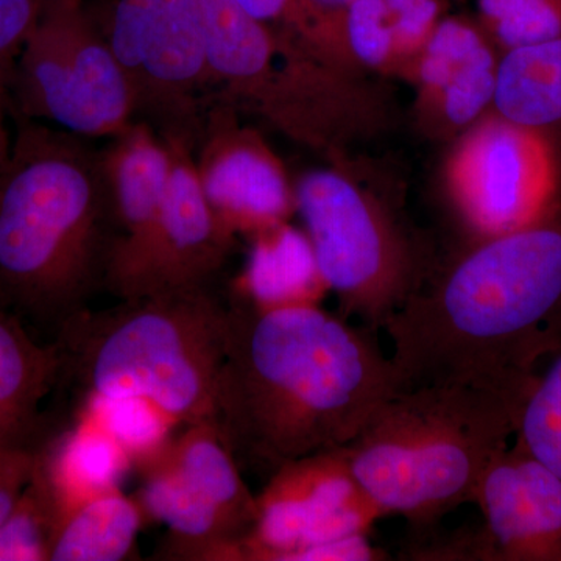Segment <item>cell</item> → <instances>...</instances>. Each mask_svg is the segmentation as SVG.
Wrapping results in <instances>:
<instances>
[{
	"label": "cell",
	"mask_w": 561,
	"mask_h": 561,
	"mask_svg": "<svg viewBox=\"0 0 561 561\" xmlns=\"http://www.w3.org/2000/svg\"><path fill=\"white\" fill-rule=\"evenodd\" d=\"M456 140L446 187L471 241L556 216L560 165L551 136L491 111Z\"/></svg>",
	"instance_id": "30bf717a"
},
{
	"label": "cell",
	"mask_w": 561,
	"mask_h": 561,
	"mask_svg": "<svg viewBox=\"0 0 561 561\" xmlns=\"http://www.w3.org/2000/svg\"><path fill=\"white\" fill-rule=\"evenodd\" d=\"M294 195L339 316L381 331L430 278L437 265L430 251L389 203L341 168L306 172Z\"/></svg>",
	"instance_id": "8992f818"
},
{
	"label": "cell",
	"mask_w": 561,
	"mask_h": 561,
	"mask_svg": "<svg viewBox=\"0 0 561 561\" xmlns=\"http://www.w3.org/2000/svg\"><path fill=\"white\" fill-rule=\"evenodd\" d=\"M57 343H38L20 320L0 309V451H36L44 398L61 391Z\"/></svg>",
	"instance_id": "e0dca14e"
},
{
	"label": "cell",
	"mask_w": 561,
	"mask_h": 561,
	"mask_svg": "<svg viewBox=\"0 0 561 561\" xmlns=\"http://www.w3.org/2000/svg\"><path fill=\"white\" fill-rule=\"evenodd\" d=\"M515 437L561 479V348L546 360L527 391Z\"/></svg>",
	"instance_id": "7402d4cb"
},
{
	"label": "cell",
	"mask_w": 561,
	"mask_h": 561,
	"mask_svg": "<svg viewBox=\"0 0 561 561\" xmlns=\"http://www.w3.org/2000/svg\"><path fill=\"white\" fill-rule=\"evenodd\" d=\"M168 144L172 153L168 192L138 256L111 290L117 300L151 291L220 286L238 241L210 208L195 169L194 150L186 144Z\"/></svg>",
	"instance_id": "4fadbf2b"
},
{
	"label": "cell",
	"mask_w": 561,
	"mask_h": 561,
	"mask_svg": "<svg viewBox=\"0 0 561 561\" xmlns=\"http://www.w3.org/2000/svg\"><path fill=\"white\" fill-rule=\"evenodd\" d=\"M10 111L92 140L136 124L124 70L98 24L73 0H43L9 81Z\"/></svg>",
	"instance_id": "52a82bcc"
},
{
	"label": "cell",
	"mask_w": 561,
	"mask_h": 561,
	"mask_svg": "<svg viewBox=\"0 0 561 561\" xmlns=\"http://www.w3.org/2000/svg\"><path fill=\"white\" fill-rule=\"evenodd\" d=\"M144 518L138 501L119 489L98 494L65 516L51 541L49 560H125L135 551Z\"/></svg>",
	"instance_id": "ffe728a7"
},
{
	"label": "cell",
	"mask_w": 561,
	"mask_h": 561,
	"mask_svg": "<svg viewBox=\"0 0 561 561\" xmlns=\"http://www.w3.org/2000/svg\"><path fill=\"white\" fill-rule=\"evenodd\" d=\"M343 51L359 70L405 76L393 24L383 0H354L337 16Z\"/></svg>",
	"instance_id": "44dd1931"
},
{
	"label": "cell",
	"mask_w": 561,
	"mask_h": 561,
	"mask_svg": "<svg viewBox=\"0 0 561 561\" xmlns=\"http://www.w3.org/2000/svg\"><path fill=\"white\" fill-rule=\"evenodd\" d=\"M256 524L242 548L245 561H301L313 549L368 535L383 518L342 448L284 465L256 494Z\"/></svg>",
	"instance_id": "8fae6325"
},
{
	"label": "cell",
	"mask_w": 561,
	"mask_h": 561,
	"mask_svg": "<svg viewBox=\"0 0 561 561\" xmlns=\"http://www.w3.org/2000/svg\"><path fill=\"white\" fill-rule=\"evenodd\" d=\"M254 20L289 33L313 54L332 51L331 18L321 16L309 0H236Z\"/></svg>",
	"instance_id": "d4e9b609"
},
{
	"label": "cell",
	"mask_w": 561,
	"mask_h": 561,
	"mask_svg": "<svg viewBox=\"0 0 561 561\" xmlns=\"http://www.w3.org/2000/svg\"><path fill=\"white\" fill-rule=\"evenodd\" d=\"M103 153L117 224L106 279L110 294L131 267L158 219L171 179L172 153L169 144L146 124H133L106 140Z\"/></svg>",
	"instance_id": "2e32d148"
},
{
	"label": "cell",
	"mask_w": 561,
	"mask_h": 561,
	"mask_svg": "<svg viewBox=\"0 0 561 561\" xmlns=\"http://www.w3.org/2000/svg\"><path fill=\"white\" fill-rule=\"evenodd\" d=\"M9 111V80L0 76V168L9 158L11 140H13V133L9 130V125H7Z\"/></svg>",
	"instance_id": "83f0119b"
},
{
	"label": "cell",
	"mask_w": 561,
	"mask_h": 561,
	"mask_svg": "<svg viewBox=\"0 0 561 561\" xmlns=\"http://www.w3.org/2000/svg\"><path fill=\"white\" fill-rule=\"evenodd\" d=\"M402 390L370 328L320 305L262 306L228 289L210 421L242 472L268 479L343 448Z\"/></svg>",
	"instance_id": "6da1fadb"
},
{
	"label": "cell",
	"mask_w": 561,
	"mask_h": 561,
	"mask_svg": "<svg viewBox=\"0 0 561 561\" xmlns=\"http://www.w3.org/2000/svg\"><path fill=\"white\" fill-rule=\"evenodd\" d=\"M250 239L249 260L236 290L262 306L320 305L330 290L305 230L283 221Z\"/></svg>",
	"instance_id": "ac0fdd59"
},
{
	"label": "cell",
	"mask_w": 561,
	"mask_h": 561,
	"mask_svg": "<svg viewBox=\"0 0 561 561\" xmlns=\"http://www.w3.org/2000/svg\"><path fill=\"white\" fill-rule=\"evenodd\" d=\"M522 405L459 383L402 390L343 454L383 518L401 515L413 526H432L474 502L483 472L515 438Z\"/></svg>",
	"instance_id": "5b68a950"
},
{
	"label": "cell",
	"mask_w": 561,
	"mask_h": 561,
	"mask_svg": "<svg viewBox=\"0 0 561 561\" xmlns=\"http://www.w3.org/2000/svg\"><path fill=\"white\" fill-rule=\"evenodd\" d=\"M117 301L91 308L58 334L62 389L81 411L91 398H135L176 427L210 421L228 289H169Z\"/></svg>",
	"instance_id": "277c9868"
},
{
	"label": "cell",
	"mask_w": 561,
	"mask_h": 561,
	"mask_svg": "<svg viewBox=\"0 0 561 561\" xmlns=\"http://www.w3.org/2000/svg\"><path fill=\"white\" fill-rule=\"evenodd\" d=\"M478 22L501 51L560 38L561 0H478Z\"/></svg>",
	"instance_id": "603a6c76"
},
{
	"label": "cell",
	"mask_w": 561,
	"mask_h": 561,
	"mask_svg": "<svg viewBox=\"0 0 561 561\" xmlns=\"http://www.w3.org/2000/svg\"><path fill=\"white\" fill-rule=\"evenodd\" d=\"M92 20L124 70L136 124L195 150L220 98L190 0H111Z\"/></svg>",
	"instance_id": "ba28073f"
},
{
	"label": "cell",
	"mask_w": 561,
	"mask_h": 561,
	"mask_svg": "<svg viewBox=\"0 0 561 561\" xmlns=\"http://www.w3.org/2000/svg\"><path fill=\"white\" fill-rule=\"evenodd\" d=\"M116 241L103 147L18 119L0 168V309L54 343L106 290Z\"/></svg>",
	"instance_id": "3957f363"
},
{
	"label": "cell",
	"mask_w": 561,
	"mask_h": 561,
	"mask_svg": "<svg viewBox=\"0 0 561 561\" xmlns=\"http://www.w3.org/2000/svg\"><path fill=\"white\" fill-rule=\"evenodd\" d=\"M381 331L404 390L459 383L524 401L561 348V217L471 241Z\"/></svg>",
	"instance_id": "7a4b0ae2"
},
{
	"label": "cell",
	"mask_w": 561,
	"mask_h": 561,
	"mask_svg": "<svg viewBox=\"0 0 561 561\" xmlns=\"http://www.w3.org/2000/svg\"><path fill=\"white\" fill-rule=\"evenodd\" d=\"M476 529L419 545L424 561H561V479L513 438L483 472Z\"/></svg>",
	"instance_id": "7c38bea8"
},
{
	"label": "cell",
	"mask_w": 561,
	"mask_h": 561,
	"mask_svg": "<svg viewBox=\"0 0 561 561\" xmlns=\"http://www.w3.org/2000/svg\"><path fill=\"white\" fill-rule=\"evenodd\" d=\"M398 46L405 61V77L435 27L448 14L449 0H383Z\"/></svg>",
	"instance_id": "484cf974"
},
{
	"label": "cell",
	"mask_w": 561,
	"mask_h": 561,
	"mask_svg": "<svg viewBox=\"0 0 561 561\" xmlns=\"http://www.w3.org/2000/svg\"><path fill=\"white\" fill-rule=\"evenodd\" d=\"M83 412L124 449L130 463L153 451L176 427L149 402L135 398H91Z\"/></svg>",
	"instance_id": "cb8c5ba5"
},
{
	"label": "cell",
	"mask_w": 561,
	"mask_h": 561,
	"mask_svg": "<svg viewBox=\"0 0 561 561\" xmlns=\"http://www.w3.org/2000/svg\"><path fill=\"white\" fill-rule=\"evenodd\" d=\"M43 0H0V76L10 81L22 44L38 20Z\"/></svg>",
	"instance_id": "4316f807"
},
{
	"label": "cell",
	"mask_w": 561,
	"mask_h": 561,
	"mask_svg": "<svg viewBox=\"0 0 561 561\" xmlns=\"http://www.w3.org/2000/svg\"><path fill=\"white\" fill-rule=\"evenodd\" d=\"M144 516L168 527L160 559L242 560L257 518L256 496L213 434L187 431L133 461Z\"/></svg>",
	"instance_id": "9c48e42d"
},
{
	"label": "cell",
	"mask_w": 561,
	"mask_h": 561,
	"mask_svg": "<svg viewBox=\"0 0 561 561\" xmlns=\"http://www.w3.org/2000/svg\"><path fill=\"white\" fill-rule=\"evenodd\" d=\"M194 161L210 208L236 238L289 221L295 213L283 162L260 133L243 127L234 106L219 102L210 110Z\"/></svg>",
	"instance_id": "5bb4252c"
},
{
	"label": "cell",
	"mask_w": 561,
	"mask_h": 561,
	"mask_svg": "<svg viewBox=\"0 0 561 561\" xmlns=\"http://www.w3.org/2000/svg\"><path fill=\"white\" fill-rule=\"evenodd\" d=\"M493 113L549 136L561 130V36L502 51Z\"/></svg>",
	"instance_id": "d6986e66"
},
{
	"label": "cell",
	"mask_w": 561,
	"mask_h": 561,
	"mask_svg": "<svg viewBox=\"0 0 561 561\" xmlns=\"http://www.w3.org/2000/svg\"><path fill=\"white\" fill-rule=\"evenodd\" d=\"M353 2L354 0H309L313 9L324 18H337Z\"/></svg>",
	"instance_id": "f1b7e54d"
},
{
	"label": "cell",
	"mask_w": 561,
	"mask_h": 561,
	"mask_svg": "<svg viewBox=\"0 0 561 561\" xmlns=\"http://www.w3.org/2000/svg\"><path fill=\"white\" fill-rule=\"evenodd\" d=\"M478 21L446 14L412 62L421 128L457 139L493 111L501 54Z\"/></svg>",
	"instance_id": "9a60e30c"
}]
</instances>
